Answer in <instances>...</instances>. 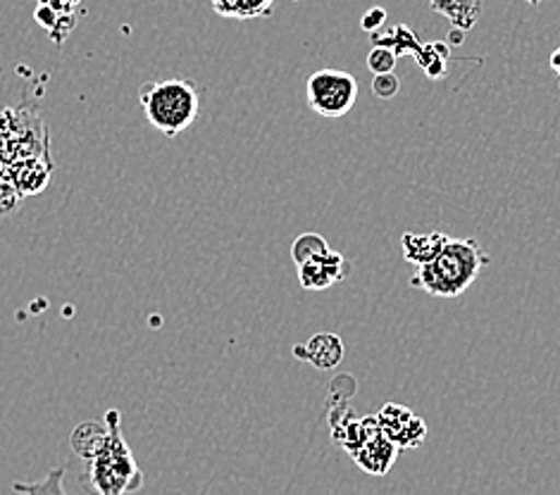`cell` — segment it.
<instances>
[{"mask_svg":"<svg viewBox=\"0 0 560 495\" xmlns=\"http://www.w3.org/2000/svg\"><path fill=\"white\" fill-rule=\"evenodd\" d=\"M346 274H349V262L337 250L299 267V281L305 291H325L343 281Z\"/></svg>","mask_w":560,"mask_h":495,"instance_id":"8992f818","label":"cell"},{"mask_svg":"<svg viewBox=\"0 0 560 495\" xmlns=\"http://www.w3.org/2000/svg\"><path fill=\"white\" fill-rule=\"evenodd\" d=\"M396 446L382 432L372 436L365 446H360L353 458L370 474H384L396 460Z\"/></svg>","mask_w":560,"mask_h":495,"instance_id":"9c48e42d","label":"cell"},{"mask_svg":"<svg viewBox=\"0 0 560 495\" xmlns=\"http://www.w3.org/2000/svg\"><path fill=\"white\" fill-rule=\"evenodd\" d=\"M448 244V236L442 232H430V234H404L401 246H404V258L412 264H427L439 256V250Z\"/></svg>","mask_w":560,"mask_h":495,"instance_id":"8fae6325","label":"cell"},{"mask_svg":"<svg viewBox=\"0 0 560 495\" xmlns=\"http://www.w3.org/2000/svg\"><path fill=\"white\" fill-rule=\"evenodd\" d=\"M398 89H401V84H398V76L394 72L375 74V79H372V91H375V96L382 101L394 98Z\"/></svg>","mask_w":560,"mask_h":495,"instance_id":"e0dca14e","label":"cell"},{"mask_svg":"<svg viewBox=\"0 0 560 495\" xmlns=\"http://www.w3.org/2000/svg\"><path fill=\"white\" fill-rule=\"evenodd\" d=\"M396 52L386 46H375L368 56V70L372 74H389L396 67Z\"/></svg>","mask_w":560,"mask_h":495,"instance_id":"2e32d148","label":"cell"},{"mask_svg":"<svg viewBox=\"0 0 560 495\" xmlns=\"http://www.w3.org/2000/svg\"><path fill=\"white\" fill-rule=\"evenodd\" d=\"M82 0H38L36 22L46 26L56 42H62V36L74 26V10Z\"/></svg>","mask_w":560,"mask_h":495,"instance_id":"ba28073f","label":"cell"},{"mask_svg":"<svg viewBox=\"0 0 560 495\" xmlns=\"http://www.w3.org/2000/svg\"><path fill=\"white\" fill-rule=\"evenodd\" d=\"M296 355L315 369H335L343 360V341L337 333H317L308 343L296 347Z\"/></svg>","mask_w":560,"mask_h":495,"instance_id":"52a82bcc","label":"cell"},{"mask_svg":"<svg viewBox=\"0 0 560 495\" xmlns=\"http://www.w3.org/2000/svg\"><path fill=\"white\" fill-rule=\"evenodd\" d=\"M277 0H210L212 12L224 20H262L272 15Z\"/></svg>","mask_w":560,"mask_h":495,"instance_id":"7c38bea8","label":"cell"},{"mask_svg":"<svg viewBox=\"0 0 560 495\" xmlns=\"http://www.w3.org/2000/svg\"><path fill=\"white\" fill-rule=\"evenodd\" d=\"M65 474H68L65 467H56L44 481H34V484H22V481H18V484H12V488L24 495H70L65 491Z\"/></svg>","mask_w":560,"mask_h":495,"instance_id":"9a60e30c","label":"cell"},{"mask_svg":"<svg viewBox=\"0 0 560 495\" xmlns=\"http://www.w3.org/2000/svg\"><path fill=\"white\" fill-rule=\"evenodd\" d=\"M525 3H529V5H539L541 0H525Z\"/></svg>","mask_w":560,"mask_h":495,"instance_id":"ffe728a7","label":"cell"},{"mask_svg":"<svg viewBox=\"0 0 560 495\" xmlns=\"http://www.w3.org/2000/svg\"><path fill=\"white\" fill-rule=\"evenodd\" d=\"M139 103L153 129L175 139L189 129L201 113V89L184 76L149 82L139 89Z\"/></svg>","mask_w":560,"mask_h":495,"instance_id":"7a4b0ae2","label":"cell"},{"mask_svg":"<svg viewBox=\"0 0 560 495\" xmlns=\"http://www.w3.org/2000/svg\"><path fill=\"white\" fill-rule=\"evenodd\" d=\"M549 64H551V70L558 74V84H560V46H558V48L551 52Z\"/></svg>","mask_w":560,"mask_h":495,"instance_id":"d6986e66","label":"cell"},{"mask_svg":"<svg viewBox=\"0 0 560 495\" xmlns=\"http://www.w3.org/2000/svg\"><path fill=\"white\" fill-rule=\"evenodd\" d=\"M108 424V440L96 458L89 460V479L96 495H125L143 486V472L131 455L119 426V412L105 414Z\"/></svg>","mask_w":560,"mask_h":495,"instance_id":"3957f363","label":"cell"},{"mask_svg":"<svg viewBox=\"0 0 560 495\" xmlns=\"http://www.w3.org/2000/svg\"><path fill=\"white\" fill-rule=\"evenodd\" d=\"M377 424L396 448H420L427 438L424 422L404 405L386 403L377 414Z\"/></svg>","mask_w":560,"mask_h":495,"instance_id":"5b68a950","label":"cell"},{"mask_svg":"<svg viewBox=\"0 0 560 495\" xmlns=\"http://www.w3.org/2000/svg\"><path fill=\"white\" fill-rule=\"evenodd\" d=\"M305 101L319 117L349 115L358 101L355 76L341 70H317L305 82Z\"/></svg>","mask_w":560,"mask_h":495,"instance_id":"277c9868","label":"cell"},{"mask_svg":"<svg viewBox=\"0 0 560 495\" xmlns=\"http://www.w3.org/2000/svg\"><path fill=\"white\" fill-rule=\"evenodd\" d=\"M489 262V252L475 238H448L434 260L418 267L410 286L436 298H456L475 284Z\"/></svg>","mask_w":560,"mask_h":495,"instance_id":"6da1fadb","label":"cell"},{"mask_svg":"<svg viewBox=\"0 0 560 495\" xmlns=\"http://www.w3.org/2000/svg\"><path fill=\"white\" fill-rule=\"evenodd\" d=\"M105 440H108V424L101 426L96 422H86L79 424L72 432V450L79 455L82 460H91L103 450Z\"/></svg>","mask_w":560,"mask_h":495,"instance_id":"4fadbf2b","label":"cell"},{"mask_svg":"<svg viewBox=\"0 0 560 495\" xmlns=\"http://www.w3.org/2000/svg\"><path fill=\"white\" fill-rule=\"evenodd\" d=\"M384 20H386V12H384L382 8L370 10L368 15L363 17V30H365V32H372V34H377V30L384 24Z\"/></svg>","mask_w":560,"mask_h":495,"instance_id":"ac0fdd59","label":"cell"},{"mask_svg":"<svg viewBox=\"0 0 560 495\" xmlns=\"http://www.w3.org/2000/svg\"><path fill=\"white\" fill-rule=\"evenodd\" d=\"M430 8L439 15H444L453 30H460L463 34L470 32L482 15V3L479 0H427Z\"/></svg>","mask_w":560,"mask_h":495,"instance_id":"30bf717a","label":"cell"},{"mask_svg":"<svg viewBox=\"0 0 560 495\" xmlns=\"http://www.w3.org/2000/svg\"><path fill=\"white\" fill-rule=\"evenodd\" d=\"M331 248L325 240V236H319L315 232H308V234H301L296 240H293L291 246V260L296 262V267L311 262V260H317L327 256Z\"/></svg>","mask_w":560,"mask_h":495,"instance_id":"5bb4252c","label":"cell"}]
</instances>
